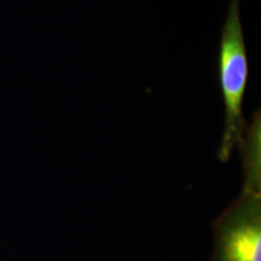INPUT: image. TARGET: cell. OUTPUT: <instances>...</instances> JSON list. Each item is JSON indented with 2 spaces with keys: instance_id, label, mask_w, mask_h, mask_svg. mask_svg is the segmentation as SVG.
Returning a JSON list of instances; mask_svg holds the SVG:
<instances>
[{
  "instance_id": "cell-1",
  "label": "cell",
  "mask_w": 261,
  "mask_h": 261,
  "mask_svg": "<svg viewBox=\"0 0 261 261\" xmlns=\"http://www.w3.org/2000/svg\"><path fill=\"white\" fill-rule=\"evenodd\" d=\"M248 80V62L240 17V0H231L221 34L219 83L225 104V128L219 148L221 161H227L246 132L242 103Z\"/></svg>"
},
{
  "instance_id": "cell-2",
  "label": "cell",
  "mask_w": 261,
  "mask_h": 261,
  "mask_svg": "<svg viewBox=\"0 0 261 261\" xmlns=\"http://www.w3.org/2000/svg\"><path fill=\"white\" fill-rule=\"evenodd\" d=\"M259 173H244L241 195L213 223L210 261H261V194Z\"/></svg>"
}]
</instances>
